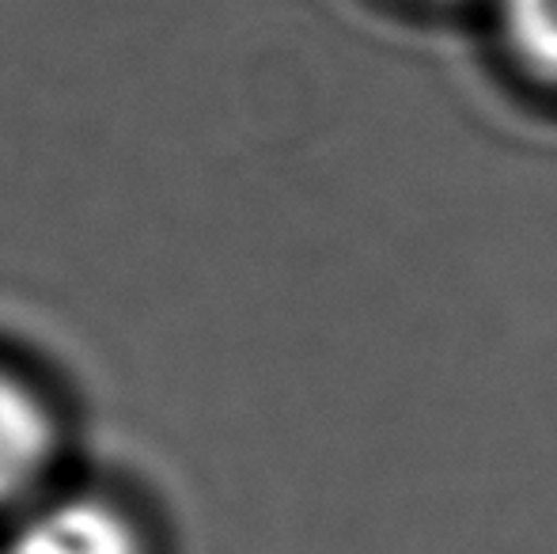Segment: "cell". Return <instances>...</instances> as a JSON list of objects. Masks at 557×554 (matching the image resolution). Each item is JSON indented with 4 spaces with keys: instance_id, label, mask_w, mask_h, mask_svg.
<instances>
[{
    "instance_id": "obj_1",
    "label": "cell",
    "mask_w": 557,
    "mask_h": 554,
    "mask_svg": "<svg viewBox=\"0 0 557 554\" xmlns=\"http://www.w3.org/2000/svg\"><path fill=\"white\" fill-rule=\"evenodd\" d=\"M8 554H145L133 520L103 497L73 494L38 505L12 535Z\"/></svg>"
},
{
    "instance_id": "obj_3",
    "label": "cell",
    "mask_w": 557,
    "mask_h": 554,
    "mask_svg": "<svg viewBox=\"0 0 557 554\" xmlns=\"http://www.w3.org/2000/svg\"><path fill=\"white\" fill-rule=\"evenodd\" d=\"M505 27L516 53L557 81V0H505Z\"/></svg>"
},
{
    "instance_id": "obj_2",
    "label": "cell",
    "mask_w": 557,
    "mask_h": 554,
    "mask_svg": "<svg viewBox=\"0 0 557 554\" xmlns=\"http://www.w3.org/2000/svg\"><path fill=\"white\" fill-rule=\"evenodd\" d=\"M50 415L27 384L0 369V509L30 494L50 464Z\"/></svg>"
}]
</instances>
